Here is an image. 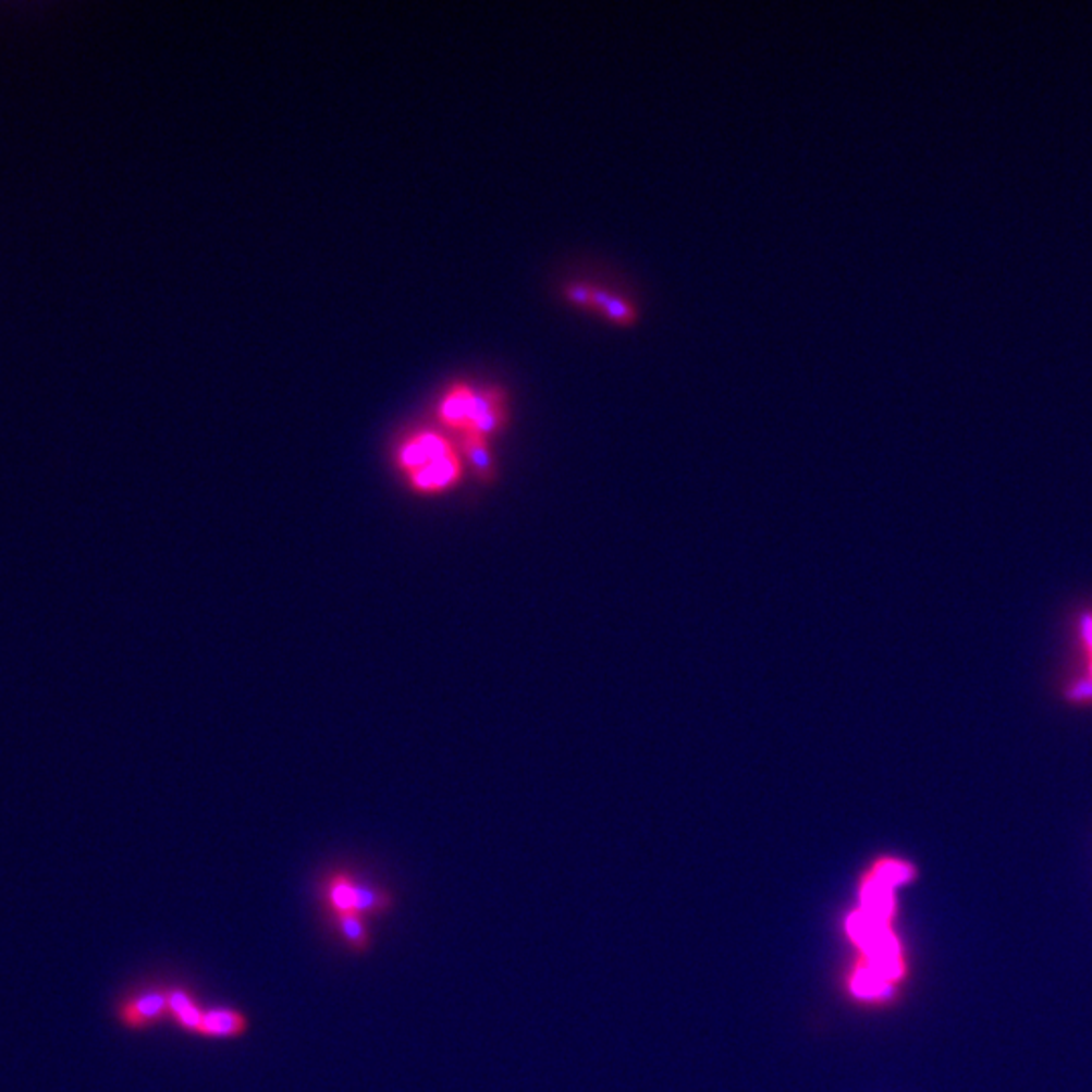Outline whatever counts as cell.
<instances>
[{
  "mask_svg": "<svg viewBox=\"0 0 1092 1092\" xmlns=\"http://www.w3.org/2000/svg\"><path fill=\"white\" fill-rule=\"evenodd\" d=\"M169 1007H171V1018L176 1021L183 1030L191 1034H199L200 1021L205 1009L197 1004V999L191 993L172 987L169 990Z\"/></svg>",
  "mask_w": 1092,
  "mask_h": 1092,
  "instance_id": "52a82bcc",
  "label": "cell"
},
{
  "mask_svg": "<svg viewBox=\"0 0 1092 1092\" xmlns=\"http://www.w3.org/2000/svg\"><path fill=\"white\" fill-rule=\"evenodd\" d=\"M459 450L468 457L476 471H480L483 476H488V474L494 471V459L490 455V443H488V440H482V438H462L459 440Z\"/></svg>",
  "mask_w": 1092,
  "mask_h": 1092,
  "instance_id": "9c48e42d",
  "label": "cell"
},
{
  "mask_svg": "<svg viewBox=\"0 0 1092 1092\" xmlns=\"http://www.w3.org/2000/svg\"><path fill=\"white\" fill-rule=\"evenodd\" d=\"M336 922H339V931H341L342 938L351 945V949H369V927H367V922L363 919V915L342 912V915H336Z\"/></svg>",
  "mask_w": 1092,
  "mask_h": 1092,
  "instance_id": "ba28073f",
  "label": "cell"
},
{
  "mask_svg": "<svg viewBox=\"0 0 1092 1092\" xmlns=\"http://www.w3.org/2000/svg\"><path fill=\"white\" fill-rule=\"evenodd\" d=\"M567 296L570 298V302H575L579 306L596 308L599 312L605 314L611 322L631 324L636 320V310L625 299L615 298V296H611L608 292L597 290V287H591V285H568Z\"/></svg>",
  "mask_w": 1092,
  "mask_h": 1092,
  "instance_id": "277c9868",
  "label": "cell"
},
{
  "mask_svg": "<svg viewBox=\"0 0 1092 1092\" xmlns=\"http://www.w3.org/2000/svg\"><path fill=\"white\" fill-rule=\"evenodd\" d=\"M162 1018H171L169 992H146L136 995L120 1009V1020L128 1028H144Z\"/></svg>",
  "mask_w": 1092,
  "mask_h": 1092,
  "instance_id": "5b68a950",
  "label": "cell"
},
{
  "mask_svg": "<svg viewBox=\"0 0 1092 1092\" xmlns=\"http://www.w3.org/2000/svg\"><path fill=\"white\" fill-rule=\"evenodd\" d=\"M440 426L454 431L462 438H482L490 441L492 435L506 424V398L494 389H476L468 383H455L441 395L438 403Z\"/></svg>",
  "mask_w": 1092,
  "mask_h": 1092,
  "instance_id": "7a4b0ae2",
  "label": "cell"
},
{
  "mask_svg": "<svg viewBox=\"0 0 1092 1092\" xmlns=\"http://www.w3.org/2000/svg\"><path fill=\"white\" fill-rule=\"evenodd\" d=\"M395 462L417 494L438 496L462 482V450L438 429H417L398 443Z\"/></svg>",
  "mask_w": 1092,
  "mask_h": 1092,
  "instance_id": "6da1fadb",
  "label": "cell"
},
{
  "mask_svg": "<svg viewBox=\"0 0 1092 1092\" xmlns=\"http://www.w3.org/2000/svg\"><path fill=\"white\" fill-rule=\"evenodd\" d=\"M328 903L334 910V915L342 912H356V915H381L393 905L391 894L370 886L360 884L351 879L348 874H332L327 886Z\"/></svg>",
  "mask_w": 1092,
  "mask_h": 1092,
  "instance_id": "3957f363",
  "label": "cell"
},
{
  "mask_svg": "<svg viewBox=\"0 0 1092 1092\" xmlns=\"http://www.w3.org/2000/svg\"><path fill=\"white\" fill-rule=\"evenodd\" d=\"M249 1030V1021L237 1009L217 1007L205 1009L200 1021L199 1034L209 1038H237Z\"/></svg>",
  "mask_w": 1092,
  "mask_h": 1092,
  "instance_id": "8992f818",
  "label": "cell"
},
{
  "mask_svg": "<svg viewBox=\"0 0 1092 1092\" xmlns=\"http://www.w3.org/2000/svg\"><path fill=\"white\" fill-rule=\"evenodd\" d=\"M1080 636L1084 641V650L1089 652V667H1092V613L1082 615L1080 619Z\"/></svg>",
  "mask_w": 1092,
  "mask_h": 1092,
  "instance_id": "8fae6325",
  "label": "cell"
},
{
  "mask_svg": "<svg viewBox=\"0 0 1092 1092\" xmlns=\"http://www.w3.org/2000/svg\"><path fill=\"white\" fill-rule=\"evenodd\" d=\"M1066 700L1075 702V704H1091L1092 702V678L1091 676H1084V678H1078V680L1072 682L1068 688H1066Z\"/></svg>",
  "mask_w": 1092,
  "mask_h": 1092,
  "instance_id": "30bf717a",
  "label": "cell"
}]
</instances>
